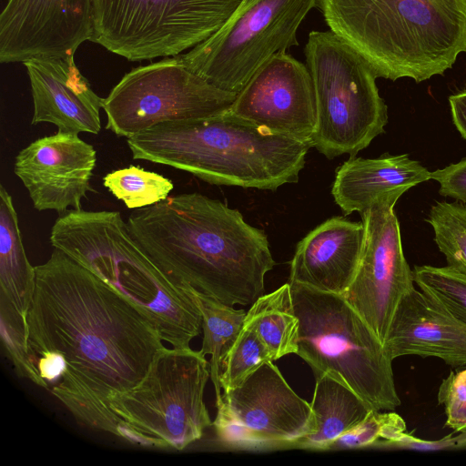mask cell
<instances>
[{
    "label": "cell",
    "mask_w": 466,
    "mask_h": 466,
    "mask_svg": "<svg viewBox=\"0 0 466 466\" xmlns=\"http://www.w3.org/2000/svg\"><path fill=\"white\" fill-rule=\"evenodd\" d=\"M25 320L32 382L82 426L118 437L110 400L135 387L165 348L140 308L60 249L35 267Z\"/></svg>",
    "instance_id": "6da1fadb"
},
{
    "label": "cell",
    "mask_w": 466,
    "mask_h": 466,
    "mask_svg": "<svg viewBox=\"0 0 466 466\" xmlns=\"http://www.w3.org/2000/svg\"><path fill=\"white\" fill-rule=\"evenodd\" d=\"M132 237L177 287L223 304L252 305L273 268L267 235L242 214L199 193L132 211Z\"/></svg>",
    "instance_id": "7a4b0ae2"
},
{
    "label": "cell",
    "mask_w": 466,
    "mask_h": 466,
    "mask_svg": "<svg viewBox=\"0 0 466 466\" xmlns=\"http://www.w3.org/2000/svg\"><path fill=\"white\" fill-rule=\"evenodd\" d=\"M127 143L133 159L180 169L213 185L267 190L298 182L311 147L228 110L163 122L127 137Z\"/></svg>",
    "instance_id": "3957f363"
},
{
    "label": "cell",
    "mask_w": 466,
    "mask_h": 466,
    "mask_svg": "<svg viewBox=\"0 0 466 466\" xmlns=\"http://www.w3.org/2000/svg\"><path fill=\"white\" fill-rule=\"evenodd\" d=\"M318 7L377 77L420 83L466 52V0H319Z\"/></svg>",
    "instance_id": "277c9868"
},
{
    "label": "cell",
    "mask_w": 466,
    "mask_h": 466,
    "mask_svg": "<svg viewBox=\"0 0 466 466\" xmlns=\"http://www.w3.org/2000/svg\"><path fill=\"white\" fill-rule=\"evenodd\" d=\"M50 242L140 308L164 342L186 348L200 334L202 314L193 293L161 272L119 212L67 210L55 221Z\"/></svg>",
    "instance_id": "5b68a950"
},
{
    "label": "cell",
    "mask_w": 466,
    "mask_h": 466,
    "mask_svg": "<svg viewBox=\"0 0 466 466\" xmlns=\"http://www.w3.org/2000/svg\"><path fill=\"white\" fill-rule=\"evenodd\" d=\"M299 321L297 355L315 377L329 374L376 410L400 404L392 360L383 344L341 294L289 283Z\"/></svg>",
    "instance_id": "8992f818"
},
{
    "label": "cell",
    "mask_w": 466,
    "mask_h": 466,
    "mask_svg": "<svg viewBox=\"0 0 466 466\" xmlns=\"http://www.w3.org/2000/svg\"><path fill=\"white\" fill-rule=\"evenodd\" d=\"M209 362L190 347L160 350L144 378L113 397L118 437L143 447L181 451L211 425L204 401Z\"/></svg>",
    "instance_id": "52a82bcc"
},
{
    "label": "cell",
    "mask_w": 466,
    "mask_h": 466,
    "mask_svg": "<svg viewBox=\"0 0 466 466\" xmlns=\"http://www.w3.org/2000/svg\"><path fill=\"white\" fill-rule=\"evenodd\" d=\"M316 98L311 147L329 159L354 157L385 132L387 106L370 64L329 31H311L304 49Z\"/></svg>",
    "instance_id": "ba28073f"
},
{
    "label": "cell",
    "mask_w": 466,
    "mask_h": 466,
    "mask_svg": "<svg viewBox=\"0 0 466 466\" xmlns=\"http://www.w3.org/2000/svg\"><path fill=\"white\" fill-rule=\"evenodd\" d=\"M241 0H93L91 42L129 61L171 57L218 31Z\"/></svg>",
    "instance_id": "9c48e42d"
},
{
    "label": "cell",
    "mask_w": 466,
    "mask_h": 466,
    "mask_svg": "<svg viewBox=\"0 0 466 466\" xmlns=\"http://www.w3.org/2000/svg\"><path fill=\"white\" fill-rule=\"evenodd\" d=\"M318 1L241 0L218 31L178 56L211 85L238 93L273 55L299 45L298 29Z\"/></svg>",
    "instance_id": "30bf717a"
},
{
    "label": "cell",
    "mask_w": 466,
    "mask_h": 466,
    "mask_svg": "<svg viewBox=\"0 0 466 466\" xmlns=\"http://www.w3.org/2000/svg\"><path fill=\"white\" fill-rule=\"evenodd\" d=\"M238 93L191 71L179 56L136 67L104 98L106 128L131 137L155 125L208 117L229 109Z\"/></svg>",
    "instance_id": "8fae6325"
},
{
    "label": "cell",
    "mask_w": 466,
    "mask_h": 466,
    "mask_svg": "<svg viewBox=\"0 0 466 466\" xmlns=\"http://www.w3.org/2000/svg\"><path fill=\"white\" fill-rule=\"evenodd\" d=\"M218 440L235 449L290 448L315 429L310 403L268 361L216 401Z\"/></svg>",
    "instance_id": "7c38bea8"
},
{
    "label": "cell",
    "mask_w": 466,
    "mask_h": 466,
    "mask_svg": "<svg viewBox=\"0 0 466 466\" xmlns=\"http://www.w3.org/2000/svg\"><path fill=\"white\" fill-rule=\"evenodd\" d=\"M365 228L360 261L341 294L383 344L402 298L414 289L402 248L394 207L376 206L360 214Z\"/></svg>",
    "instance_id": "4fadbf2b"
},
{
    "label": "cell",
    "mask_w": 466,
    "mask_h": 466,
    "mask_svg": "<svg viewBox=\"0 0 466 466\" xmlns=\"http://www.w3.org/2000/svg\"><path fill=\"white\" fill-rule=\"evenodd\" d=\"M228 111L272 133L310 145L317 107L307 65L287 51L273 55L251 76Z\"/></svg>",
    "instance_id": "5bb4252c"
},
{
    "label": "cell",
    "mask_w": 466,
    "mask_h": 466,
    "mask_svg": "<svg viewBox=\"0 0 466 466\" xmlns=\"http://www.w3.org/2000/svg\"><path fill=\"white\" fill-rule=\"evenodd\" d=\"M93 36V0H7L0 15V62L74 56Z\"/></svg>",
    "instance_id": "9a60e30c"
},
{
    "label": "cell",
    "mask_w": 466,
    "mask_h": 466,
    "mask_svg": "<svg viewBox=\"0 0 466 466\" xmlns=\"http://www.w3.org/2000/svg\"><path fill=\"white\" fill-rule=\"evenodd\" d=\"M96 163V151L78 134L60 132L31 142L16 155L15 176L38 211L80 209Z\"/></svg>",
    "instance_id": "2e32d148"
},
{
    "label": "cell",
    "mask_w": 466,
    "mask_h": 466,
    "mask_svg": "<svg viewBox=\"0 0 466 466\" xmlns=\"http://www.w3.org/2000/svg\"><path fill=\"white\" fill-rule=\"evenodd\" d=\"M23 64L33 97L32 125L51 123L60 132L99 133L104 98L92 89L74 56L35 58Z\"/></svg>",
    "instance_id": "e0dca14e"
},
{
    "label": "cell",
    "mask_w": 466,
    "mask_h": 466,
    "mask_svg": "<svg viewBox=\"0 0 466 466\" xmlns=\"http://www.w3.org/2000/svg\"><path fill=\"white\" fill-rule=\"evenodd\" d=\"M383 346L392 360L416 355L465 366L466 324L414 288L400 300Z\"/></svg>",
    "instance_id": "ac0fdd59"
},
{
    "label": "cell",
    "mask_w": 466,
    "mask_h": 466,
    "mask_svg": "<svg viewBox=\"0 0 466 466\" xmlns=\"http://www.w3.org/2000/svg\"><path fill=\"white\" fill-rule=\"evenodd\" d=\"M364 238L362 221L345 217L327 219L298 243L289 282L343 294L357 272Z\"/></svg>",
    "instance_id": "d6986e66"
},
{
    "label": "cell",
    "mask_w": 466,
    "mask_h": 466,
    "mask_svg": "<svg viewBox=\"0 0 466 466\" xmlns=\"http://www.w3.org/2000/svg\"><path fill=\"white\" fill-rule=\"evenodd\" d=\"M431 179V172L409 155L376 158L350 157L337 168L331 194L345 215L376 206L394 207L410 188Z\"/></svg>",
    "instance_id": "ffe728a7"
},
{
    "label": "cell",
    "mask_w": 466,
    "mask_h": 466,
    "mask_svg": "<svg viewBox=\"0 0 466 466\" xmlns=\"http://www.w3.org/2000/svg\"><path fill=\"white\" fill-rule=\"evenodd\" d=\"M35 269L25 254L11 195L0 185V318L25 324Z\"/></svg>",
    "instance_id": "44dd1931"
},
{
    "label": "cell",
    "mask_w": 466,
    "mask_h": 466,
    "mask_svg": "<svg viewBox=\"0 0 466 466\" xmlns=\"http://www.w3.org/2000/svg\"><path fill=\"white\" fill-rule=\"evenodd\" d=\"M315 378L310 402L315 429L298 440L293 448L327 451L335 440L359 424L373 409L330 375L324 373Z\"/></svg>",
    "instance_id": "7402d4cb"
},
{
    "label": "cell",
    "mask_w": 466,
    "mask_h": 466,
    "mask_svg": "<svg viewBox=\"0 0 466 466\" xmlns=\"http://www.w3.org/2000/svg\"><path fill=\"white\" fill-rule=\"evenodd\" d=\"M244 323L256 332L274 360L297 353L299 321L289 282L259 297L247 312Z\"/></svg>",
    "instance_id": "603a6c76"
},
{
    "label": "cell",
    "mask_w": 466,
    "mask_h": 466,
    "mask_svg": "<svg viewBox=\"0 0 466 466\" xmlns=\"http://www.w3.org/2000/svg\"><path fill=\"white\" fill-rule=\"evenodd\" d=\"M202 314L203 340L200 351L211 356L210 379L215 388L216 401L222 395L220 377L227 354L241 331L247 312L236 309L214 299L191 291Z\"/></svg>",
    "instance_id": "cb8c5ba5"
},
{
    "label": "cell",
    "mask_w": 466,
    "mask_h": 466,
    "mask_svg": "<svg viewBox=\"0 0 466 466\" xmlns=\"http://www.w3.org/2000/svg\"><path fill=\"white\" fill-rule=\"evenodd\" d=\"M103 184L127 208L134 210L167 199L174 188L167 177L135 166L107 173Z\"/></svg>",
    "instance_id": "d4e9b609"
},
{
    "label": "cell",
    "mask_w": 466,
    "mask_h": 466,
    "mask_svg": "<svg viewBox=\"0 0 466 466\" xmlns=\"http://www.w3.org/2000/svg\"><path fill=\"white\" fill-rule=\"evenodd\" d=\"M425 220L432 228L447 266L466 275V204L436 201Z\"/></svg>",
    "instance_id": "484cf974"
},
{
    "label": "cell",
    "mask_w": 466,
    "mask_h": 466,
    "mask_svg": "<svg viewBox=\"0 0 466 466\" xmlns=\"http://www.w3.org/2000/svg\"><path fill=\"white\" fill-rule=\"evenodd\" d=\"M413 277L420 290L466 324V275L449 266L422 265L414 267Z\"/></svg>",
    "instance_id": "4316f807"
},
{
    "label": "cell",
    "mask_w": 466,
    "mask_h": 466,
    "mask_svg": "<svg viewBox=\"0 0 466 466\" xmlns=\"http://www.w3.org/2000/svg\"><path fill=\"white\" fill-rule=\"evenodd\" d=\"M274 359L256 332L244 323L236 341L227 354L220 377L224 390L241 384L258 367Z\"/></svg>",
    "instance_id": "83f0119b"
},
{
    "label": "cell",
    "mask_w": 466,
    "mask_h": 466,
    "mask_svg": "<svg viewBox=\"0 0 466 466\" xmlns=\"http://www.w3.org/2000/svg\"><path fill=\"white\" fill-rule=\"evenodd\" d=\"M406 430L405 420L393 410H371L359 424L335 440L328 450L373 447L380 441L396 440Z\"/></svg>",
    "instance_id": "f1b7e54d"
},
{
    "label": "cell",
    "mask_w": 466,
    "mask_h": 466,
    "mask_svg": "<svg viewBox=\"0 0 466 466\" xmlns=\"http://www.w3.org/2000/svg\"><path fill=\"white\" fill-rule=\"evenodd\" d=\"M437 400L444 408L445 426L453 433L466 431V369L449 373L439 387Z\"/></svg>",
    "instance_id": "f546056e"
},
{
    "label": "cell",
    "mask_w": 466,
    "mask_h": 466,
    "mask_svg": "<svg viewBox=\"0 0 466 466\" xmlns=\"http://www.w3.org/2000/svg\"><path fill=\"white\" fill-rule=\"evenodd\" d=\"M431 179L439 183L441 196L466 204V157L431 171Z\"/></svg>",
    "instance_id": "4dcf8cb0"
},
{
    "label": "cell",
    "mask_w": 466,
    "mask_h": 466,
    "mask_svg": "<svg viewBox=\"0 0 466 466\" xmlns=\"http://www.w3.org/2000/svg\"><path fill=\"white\" fill-rule=\"evenodd\" d=\"M466 443V431L459 432L456 436H445L440 440L428 441L410 434L403 443L405 450L434 451H460Z\"/></svg>",
    "instance_id": "1f68e13d"
},
{
    "label": "cell",
    "mask_w": 466,
    "mask_h": 466,
    "mask_svg": "<svg viewBox=\"0 0 466 466\" xmlns=\"http://www.w3.org/2000/svg\"><path fill=\"white\" fill-rule=\"evenodd\" d=\"M449 104L453 124L466 140V90L450 96Z\"/></svg>",
    "instance_id": "d6a6232c"
},
{
    "label": "cell",
    "mask_w": 466,
    "mask_h": 466,
    "mask_svg": "<svg viewBox=\"0 0 466 466\" xmlns=\"http://www.w3.org/2000/svg\"><path fill=\"white\" fill-rule=\"evenodd\" d=\"M461 450H466V443H465V444H463V445L460 448V451H461Z\"/></svg>",
    "instance_id": "836d02e7"
}]
</instances>
